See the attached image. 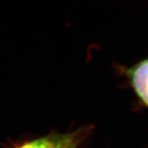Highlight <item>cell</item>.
Here are the masks:
<instances>
[{"instance_id": "6da1fadb", "label": "cell", "mask_w": 148, "mask_h": 148, "mask_svg": "<svg viewBox=\"0 0 148 148\" xmlns=\"http://www.w3.org/2000/svg\"><path fill=\"white\" fill-rule=\"evenodd\" d=\"M116 69L138 100L148 107V56L129 67L117 65Z\"/></svg>"}, {"instance_id": "7a4b0ae2", "label": "cell", "mask_w": 148, "mask_h": 148, "mask_svg": "<svg viewBox=\"0 0 148 148\" xmlns=\"http://www.w3.org/2000/svg\"><path fill=\"white\" fill-rule=\"evenodd\" d=\"M89 127H83L70 133L62 134L54 148H77L89 133Z\"/></svg>"}, {"instance_id": "3957f363", "label": "cell", "mask_w": 148, "mask_h": 148, "mask_svg": "<svg viewBox=\"0 0 148 148\" xmlns=\"http://www.w3.org/2000/svg\"><path fill=\"white\" fill-rule=\"evenodd\" d=\"M61 137L62 134L53 133L42 138L23 142L13 148H54Z\"/></svg>"}]
</instances>
